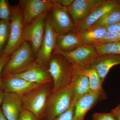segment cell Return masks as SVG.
I'll return each mask as SVG.
<instances>
[{
    "label": "cell",
    "mask_w": 120,
    "mask_h": 120,
    "mask_svg": "<svg viewBox=\"0 0 120 120\" xmlns=\"http://www.w3.org/2000/svg\"><path fill=\"white\" fill-rule=\"evenodd\" d=\"M120 41V31H119L117 32H107L99 42Z\"/></svg>",
    "instance_id": "26"
},
{
    "label": "cell",
    "mask_w": 120,
    "mask_h": 120,
    "mask_svg": "<svg viewBox=\"0 0 120 120\" xmlns=\"http://www.w3.org/2000/svg\"><path fill=\"white\" fill-rule=\"evenodd\" d=\"M47 13L41 15L24 28V42L30 44L36 56L44 36Z\"/></svg>",
    "instance_id": "8"
},
{
    "label": "cell",
    "mask_w": 120,
    "mask_h": 120,
    "mask_svg": "<svg viewBox=\"0 0 120 120\" xmlns=\"http://www.w3.org/2000/svg\"><path fill=\"white\" fill-rule=\"evenodd\" d=\"M57 34L51 22L50 16H47L43 39L37 55L36 62L48 69L52 54L56 46Z\"/></svg>",
    "instance_id": "6"
},
{
    "label": "cell",
    "mask_w": 120,
    "mask_h": 120,
    "mask_svg": "<svg viewBox=\"0 0 120 120\" xmlns=\"http://www.w3.org/2000/svg\"><path fill=\"white\" fill-rule=\"evenodd\" d=\"M75 102L73 101L69 109L54 120H73Z\"/></svg>",
    "instance_id": "27"
},
{
    "label": "cell",
    "mask_w": 120,
    "mask_h": 120,
    "mask_svg": "<svg viewBox=\"0 0 120 120\" xmlns=\"http://www.w3.org/2000/svg\"><path fill=\"white\" fill-rule=\"evenodd\" d=\"M1 110L8 120H18L23 109L22 97L11 92H4Z\"/></svg>",
    "instance_id": "16"
},
{
    "label": "cell",
    "mask_w": 120,
    "mask_h": 120,
    "mask_svg": "<svg viewBox=\"0 0 120 120\" xmlns=\"http://www.w3.org/2000/svg\"><path fill=\"white\" fill-rule=\"evenodd\" d=\"M93 120H116L112 113H95L92 116Z\"/></svg>",
    "instance_id": "28"
},
{
    "label": "cell",
    "mask_w": 120,
    "mask_h": 120,
    "mask_svg": "<svg viewBox=\"0 0 120 120\" xmlns=\"http://www.w3.org/2000/svg\"><path fill=\"white\" fill-rule=\"evenodd\" d=\"M120 5L118 1L103 0L86 19L75 26V33L77 34L90 28L104 15Z\"/></svg>",
    "instance_id": "11"
},
{
    "label": "cell",
    "mask_w": 120,
    "mask_h": 120,
    "mask_svg": "<svg viewBox=\"0 0 120 120\" xmlns=\"http://www.w3.org/2000/svg\"><path fill=\"white\" fill-rule=\"evenodd\" d=\"M53 53L60 54L64 56L73 68L90 67L98 55L92 45H82L72 51L66 52L60 51L56 48Z\"/></svg>",
    "instance_id": "7"
},
{
    "label": "cell",
    "mask_w": 120,
    "mask_h": 120,
    "mask_svg": "<svg viewBox=\"0 0 120 120\" xmlns=\"http://www.w3.org/2000/svg\"><path fill=\"white\" fill-rule=\"evenodd\" d=\"M48 71L52 80V92L68 86L72 82L73 67L64 56L60 54H52Z\"/></svg>",
    "instance_id": "2"
},
{
    "label": "cell",
    "mask_w": 120,
    "mask_h": 120,
    "mask_svg": "<svg viewBox=\"0 0 120 120\" xmlns=\"http://www.w3.org/2000/svg\"><path fill=\"white\" fill-rule=\"evenodd\" d=\"M116 120H120V104L111 112Z\"/></svg>",
    "instance_id": "33"
},
{
    "label": "cell",
    "mask_w": 120,
    "mask_h": 120,
    "mask_svg": "<svg viewBox=\"0 0 120 120\" xmlns=\"http://www.w3.org/2000/svg\"><path fill=\"white\" fill-rule=\"evenodd\" d=\"M18 120H38L35 116L27 110L22 109Z\"/></svg>",
    "instance_id": "29"
},
{
    "label": "cell",
    "mask_w": 120,
    "mask_h": 120,
    "mask_svg": "<svg viewBox=\"0 0 120 120\" xmlns=\"http://www.w3.org/2000/svg\"><path fill=\"white\" fill-rule=\"evenodd\" d=\"M107 32L106 27L92 26L77 33L83 45H92L99 42Z\"/></svg>",
    "instance_id": "18"
},
{
    "label": "cell",
    "mask_w": 120,
    "mask_h": 120,
    "mask_svg": "<svg viewBox=\"0 0 120 120\" xmlns=\"http://www.w3.org/2000/svg\"><path fill=\"white\" fill-rule=\"evenodd\" d=\"M103 1L74 0L68 7V10L75 26L86 19Z\"/></svg>",
    "instance_id": "12"
},
{
    "label": "cell",
    "mask_w": 120,
    "mask_h": 120,
    "mask_svg": "<svg viewBox=\"0 0 120 120\" xmlns=\"http://www.w3.org/2000/svg\"><path fill=\"white\" fill-rule=\"evenodd\" d=\"M54 6L52 8L50 16L54 30L57 35L75 32V26L69 13L68 7L57 4L53 0Z\"/></svg>",
    "instance_id": "9"
},
{
    "label": "cell",
    "mask_w": 120,
    "mask_h": 120,
    "mask_svg": "<svg viewBox=\"0 0 120 120\" xmlns=\"http://www.w3.org/2000/svg\"><path fill=\"white\" fill-rule=\"evenodd\" d=\"M20 2L24 27L41 15L48 13L54 6L53 0H24Z\"/></svg>",
    "instance_id": "10"
},
{
    "label": "cell",
    "mask_w": 120,
    "mask_h": 120,
    "mask_svg": "<svg viewBox=\"0 0 120 120\" xmlns=\"http://www.w3.org/2000/svg\"><path fill=\"white\" fill-rule=\"evenodd\" d=\"M0 120H8L2 113L0 107Z\"/></svg>",
    "instance_id": "35"
},
{
    "label": "cell",
    "mask_w": 120,
    "mask_h": 120,
    "mask_svg": "<svg viewBox=\"0 0 120 120\" xmlns=\"http://www.w3.org/2000/svg\"><path fill=\"white\" fill-rule=\"evenodd\" d=\"M1 80L4 92L15 93L21 97L41 86L16 77H4Z\"/></svg>",
    "instance_id": "14"
},
{
    "label": "cell",
    "mask_w": 120,
    "mask_h": 120,
    "mask_svg": "<svg viewBox=\"0 0 120 120\" xmlns=\"http://www.w3.org/2000/svg\"><path fill=\"white\" fill-rule=\"evenodd\" d=\"M57 4L62 6L68 7L70 6L74 0H54Z\"/></svg>",
    "instance_id": "32"
},
{
    "label": "cell",
    "mask_w": 120,
    "mask_h": 120,
    "mask_svg": "<svg viewBox=\"0 0 120 120\" xmlns=\"http://www.w3.org/2000/svg\"><path fill=\"white\" fill-rule=\"evenodd\" d=\"M12 15V7L8 0H0V21L9 22Z\"/></svg>",
    "instance_id": "25"
},
{
    "label": "cell",
    "mask_w": 120,
    "mask_h": 120,
    "mask_svg": "<svg viewBox=\"0 0 120 120\" xmlns=\"http://www.w3.org/2000/svg\"><path fill=\"white\" fill-rule=\"evenodd\" d=\"M73 100L72 82L68 86L52 92L47 100L45 118L54 120L66 112Z\"/></svg>",
    "instance_id": "4"
},
{
    "label": "cell",
    "mask_w": 120,
    "mask_h": 120,
    "mask_svg": "<svg viewBox=\"0 0 120 120\" xmlns=\"http://www.w3.org/2000/svg\"></svg>",
    "instance_id": "36"
},
{
    "label": "cell",
    "mask_w": 120,
    "mask_h": 120,
    "mask_svg": "<svg viewBox=\"0 0 120 120\" xmlns=\"http://www.w3.org/2000/svg\"><path fill=\"white\" fill-rule=\"evenodd\" d=\"M11 56H2L0 58V89L4 91V87H3V84L2 83V80L1 77V74L2 69L4 68L6 63L10 58Z\"/></svg>",
    "instance_id": "30"
},
{
    "label": "cell",
    "mask_w": 120,
    "mask_h": 120,
    "mask_svg": "<svg viewBox=\"0 0 120 120\" xmlns=\"http://www.w3.org/2000/svg\"><path fill=\"white\" fill-rule=\"evenodd\" d=\"M120 21V5L104 15L92 26L106 27Z\"/></svg>",
    "instance_id": "23"
},
{
    "label": "cell",
    "mask_w": 120,
    "mask_h": 120,
    "mask_svg": "<svg viewBox=\"0 0 120 120\" xmlns=\"http://www.w3.org/2000/svg\"><path fill=\"white\" fill-rule=\"evenodd\" d=\"M56 42V49L64 52L72 51L83 45L78 35L75 32L57 34Z\"/></svg>",
    "instance_id": "20"
},
{
    "label": "cell",
    "mask_w": 120,
    "mask_h": 120,
    "mask_svg": "<svg viewBox=\"0 0 120 120\" xmlns=\"http://www.w3.org/2000/svg\"><path fill=\"white\" fill-rule=\"evenodd\" d=\"M36 62V56L30 44L23 43L10 56L2 69L1 78L27 71Z\"/></svg>",
    "instance_id": "1"
},
{
    "label": "cell",
    "mask_w": 120,
    "mask_h": 120,
    "mask_svg": "<svg viewBox=\"0 0 120 120\" xmlns=\"http://www.w3.org/2000/svg\"><path fill=\"white\" fill-rule=\"evenodd\" d=\"M52 88V83L41 85L22 97L23 109L31 112L38 120L45 118L47 100Z\"/></svg>",
    "instance_id": "3"
},
{
    "label": "cell",
    "mask_w": 120,
    "mask_h": 120,
    "mask_svg": "<svg viewBox=\"0 0 120 120\" xmlns=\"http://www.w3.org/2000/svg\"><path fill=\"white\" fill-rule=\"evenodd\" d=\"M76 71L88 77L90 92L98 93H105L97 71L91 67L73 68Z\"/></svg>",
    "instance_id": "21"
},
{
    "label": "cell",
    "mask_w": 120,
    "mask_h": 120,
    "mask_svg": "<svg viewBox=\"0 0 120 120\" xmlns=\"http://www.w3.org/2000/svg\"><path fill=\"white\" fill-rule=\"evenodd\" d=\"M73 69L72 81L73 101L76 102L81 97L90 92V91L88 77Z\"/></svg>",
    "instance_id": "19"
},
{
    "label": "cell",
    "mask_w": 120,
    "mask_h": 120,
    "mask_svg": "<svg viewBox=\"0 0 120 120\" xmlns=\"http://www.w3.org/2000/svg\"><path fill=\"white\" fill-rule=\"evenodd\" d=\"M10 31V22L0 21V58L3 56L8 44Z\"/></svg>",
    "instance_id": "24"
},
{
    "label": "cell",
    "mask_w": 120,
    "mask_h": 120,
    "mask_svg": "<svg viewBox=\"0 0 120 120\" xmlns=\"http://www.w3.org/2000/svg\"><path fill=\"white\" fill-rule=\"evenodd\" d=\"M92 45L98 55H120V41L99 42Z\"/></svg>",
    "instance_id": "22"
},
{
    "label": "cell",
    "mask_w": 120,
    "mask_h": 120,
    "mask_svg": "<svg viewBox=\"0 0 120 120\" xmlns=\"http://www.w3.org/2000/svg\"><path fill=\"white\" fill-rule=\"evenodd\" d=\"M4 96V92L0 89V105L2 104Z\"/></svg>",
    "instance_id": "34"
},
{
    "label": "cell",
    "mask_w": 120,
    "mask_h": 120,
    "mask_svg": "<svg viewBox=\"0 0 120 120\" xmlns=\"http://www.w3.org/2000/svg\"><path fill=\"white\" fill-rule=\"evenodd\" d=\"M105 93L88 92L75 103L73 120H84L86 114L89 110L99 101L106 98Z\"/></svg>",
    "instance_id": "13"
},
{
    "label": "cell",
    "mask_w": 120,
    "mask_h": 120,
    "mask_svg": "<svg viewBox=\"0 0 120 120\" xmlns=\"http://www.w3.org/2000/svg\"><path fill=\"white\" fill-rule=\"evenodd\" d=\"M8 77L21 78L40 85L52 83V80L48 69L42 67L37 62L27 71Z\"/></svg>",
    "instance_id": "15"
},
{
    "label": "cell",
    "mask_w": 120,
    "mask_h": 120,
    "mask_svg": "<svg viewBox=\"0 0 120 120\" xmlns=\"http://www.w3.org/2000/svg\"><path fill=\"white\" fill-rule=\"evenodd\" d=\"M120 64V55H98L92 61L90 67L94 69L103 83L112 67Z\"/></svg>",
    "instance_id": "17"
},
{
    "label": "cell",
    "mask_w": 120,
    "mask_h": 120,
    "mask_svg": "<svg viewBox=\"0 0 120 120\" xmlns=\"http://www.w3.org/2000/svg\"><path fill=\"white\" fill-rule=\"evenodd\" d=\"M106 27L107 32H117L120 31V21L114 24Z\"/></svg>",
    "instance_id": "31"
},
{
    "label": "cell",
    "mask_w": 120,
    "mask_h": 120,
    "mask_svg": "<svg viewBox=\"0 0 120 120\" xmlns=\"http://www.w3.org/2000/svg\"><path fill=\"white\" fill-rule=\"evenodd\" d=\"M9 38L3 56H11L24 42V26L22 11L20 7H12Z\"/></svg>",
    "instance_id": "5"
}]
</instances>
